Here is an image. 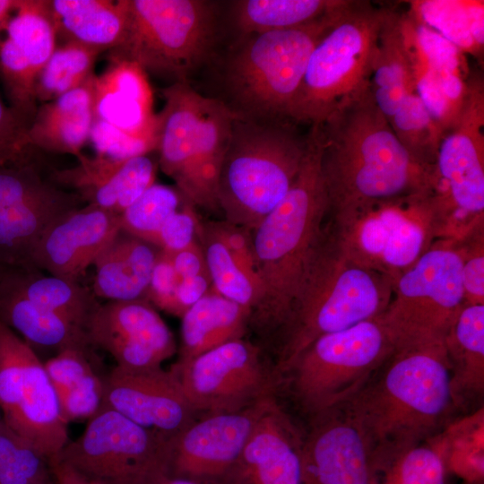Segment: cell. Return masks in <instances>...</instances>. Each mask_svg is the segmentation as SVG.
Wrapping results in <instances>:
<instances>
[{"label": "cell", "mask_w": 484, "mask_h": 484, "mask_svg": "<svg viewBox=\"0 0 484 484\" xmlns=\"http://www.w3.org/2000/svg\"><path fill=\"white\" fill-rule=\"evenodd\" d=\"M319 127L333 218L384 200L434 193L435 165L417 160L402 145L369 83L341 101Z\"/></svg>", "instance_id": "cell-1"}, {"label": "cell", "mask_w": 484, "mask_h": 484, "mask_svg": "<svg viewBox=\"0 0 484 484\" xmlns=\"http://www.w3.org/2000/svg\"><path fill=\"white\" fill-rule=\"evenodd\" d=\"M307 135L306 154L291 187L251 231L261 294L249 325L264 334L286 325L326 230L329 203L319 125H310Z\"/></svg>", "instance_id": "cell-2"}, {"label": "cell", "mask_w": 484, "mask_h": 484, "mask_svg": "<svg viewBox=\"0 0 484 484\" xmlns=\"http://www.w3.org/2000/svg\"><path fill=\"white\" fill-rule=\"evenodd\" d=\"M346 403L375 443L383 469L449 423L458 408L444 341L396 348Z\"/></svg>", "instance_id": "cell-3"}, {"label": "cell", "mask_w": 484, "mask_h": 484, "mask_svg": "<svg viewBox=\"0 0 484 484\" xmlns=\"http://www.w3.org/2000/svg\"><path fill=\"white\" fill-rule=\"evenodd\" d=\"M393 281L355 262L326 227L290 316L281 331L279 376L316 338L377 317L386 309Z\"/></svg>", "instance_id": "cell-4"}, {"label": "cell", "mask_w": 484, "mask_h": 484, "mask_svg": "<svg viewBox=\"0 0 484 484\" xmlns=\"http://www.w3.org/2000/svg\"><path fill=\"white\" fill-rule=\"evenodd\" d=\"M348 3L298 27L241 35L225 60L222 101L241 118L291 120L311 53Z\"/></svg>", "instance_id": "cell-5"}, {"label": "cell", "mask_w": 484, "mask_h": 484, "mask_svg": "<svg viewBox=\"0 0 484 484\" xmlns=\"http://www.w3.org/2000/svg\"><path fill=\"white\" fill-rule=\"evenodd\" d=\"M297 125L236 117L218 182L225 220L251 232L287 194L307 145Z\"/></svg>", "instance_id": "cell-6"}, {"label": "cell", "mask_w": 484, "mask_h": 484, "mask_svg": "<svg viewBox=\"0 0 484 484\" xmlns=\"http://www.w3.org/2000/svg\"><path fill=\"white\" fill-rule=\"evenodd\" d=\"M156 114L159 168L193 206L220 210L218 182L236 115L220 99L203 96L188 82L162 89Z\"/></svg>", "instance_id": "cell-7"}, {"label": "cell", "mask_w": 484, "mask_h": 484, "mask_svg": "<svg viewBox=\"0 0 484 484\" xmlns=\"http://www.w3.org/2000/svg\"><path fill=\"white\" fill-rule=\"evenodd\" d=\"M126 25L110 61L127 60L177 82L210 60L217 39L215 4L205 0H124Z\"/></svg>", "instance_id": "cell-8"}, {"label": "cell", "mask_w": 484, "mask_h": 484, "mask_svg": "<svg viewBox=\"0 0 484 484\" xmlns=\"http://www.w3.org/2000/svg\"><path fill=\"white\" fill-rule=\"evenodd\" d=\"M381 315L313 341L279 375L310 418L355 395L393 352Z\"/></svg>", "instance_id": "cell-9"}, {"label": "cell", "mask_w": 484, "mask_h": 484, "mask_svg": "<svg viewBox=\"0 0 484 484\" xmlns=\"http://www.w3.org/2000/svg\"><path fill=\"white\" fill-rule=\"evenodd\" d=\"M392 8L349 1L315 47L291 112L295 123L320 125L370 82L378 39Z\"/></svg>", "instance_id": "cell-10"}, {"label": "cell", "mask_w": 484, "mask_h": 484, "mask_svg": "<svg viewBox=\"0 0 484 484\" xmlns=\"http://www.w3.org/2000/svg\"><path fill=\"white\" fill-rule=\"evenodd\" d=\"M333 220L332 233L347 255L393 283L445 232L434 193L380 201Z\"/></svg>", "instance_id": "cell-11"}, {"label": "cell", "mask_w": 484, "mask_h": 484, "mask_svg": "<svg viewBox=\"0 0 484 484\" xmlns=\"http://www.w3.org/2000/svg\"><path fill=\"white\" fill-rule=\"evenodd\" d=\"M458 238H439L395 281L381 315L396 348L444 341L464 305Z\"/></svg>", "instance_id": "cell-12"}, {"label": "cell", "mask_w": 484, "mask_h": 484, "mask_svg": "<svg viewBox=\"0 0 484 484\" xmlns=\"http://www.w3.org/2000/svg\"><path fill=\"white\" fill-rule=\"evenodd\" d=\"M435 169L444 238H461L484 223V82L479 73H470L461 116L442 138Z\"/></svg>", "instance_id": "cell-13"}, {"label": "cell", "mask_w": 484, "mask_h": 484, "mask_svg": "<svg viewBox=\"0 0 484 484\" xmlns=\"http://www.w3.org/2000/svg\"><path fill=\"white\" fill-rule=\"evenodd\" d=\"M54 459L105 484H150L170 474L169 442L106 408Z\"/></svg>", "instance_id": "cell-14"}, {"label": "cell", "mask_w": 484, "mask_h": 484, "mask_svg": "<svg viewBox=\"0 0 484 484\" xmlns=\"http://www.w3.org/2000/svg\"><path fill=\"white\" fill-rule=\"evenodd\" d=\"M0 411L3 420L48 462L68 440L56 392L38 353L0 323Z\"/></svg>", "instance_id": "cell-15"}, {"label": "cell", "mask_w": 484, "mask_h": 484, "mask_svg": "<svg viewBox=\"0 0 484 484\" xmlns=\"http://www.w3.org/2000/svg\"><path fill=\"white\" fill-rule=\"evenodd\" d=\"M169 370L198 418L246 409L279 389L275 367L266 364L257 345L244 338L177 359Z\"/></svg>", "instance_id": "cell-16"}, {"label": "cell", "mask_w": 484, "mask_h": 484, "mask_svg": "<svg viewBox=\"0 0 484 484\" xmlns=\"http://www.w3.org/2000/svg\"><path fill=\"white\" fill-rule=\"evenodd\" d=\"M82 200L49 179L33 163H0V269L35 270L32 256L47 228Z\"/></svg>", "instance_id": "cell-17"}, {"label": "cell", "mask_w": 484, "mask_h": 484, "mask_svg": "<svg viewBox=\"0 0 484 484\" xmlns=\"http://www.w3.org/2000/svg\"><path fill=\"white\" fill-rule=\"evenodd\" d=\"M381 474L376 446L346 402L310 418L301 484H379Z\"/></svg>", "instance_id": "cell-18"}, {"label": "cell", "mask_w": 484, "mask_h": 484, "mask_svg": "<svg viewBox=\"0 0 484 484\" xmlns=\"http://www.w3.org/2000/svg\"><path fill=\"white\" fill-rule=\"evenodd\" d=\"M274 395L240 411L194 420L169 442L170 475L224 484Z\"/></svg>", "instance_id": "cell-19"}, {"label": "cell", "mask_w": 484, "mask_h": 484, "mask_svg": "<svg viewBox=\"0 0 484 484\" xmlns=\"http://www.w3.org/2000/svg\"><path fill=\"white\" fill-rule=\"evenodd\" d=\"M101 408L120 413L168 442L198 418L175 375L161 367L115 366L105 375Z\"/></svg>", "instance_id": "cell-20"}, {"label": "cell", "mask_w": 484, "mask_h": 484, "mask_svg": "<svg viewBox=\"0 0 484 484\" xmlns=\"http://www.w3.org/2000/svg\"><path fill=\"white\" fill-rule=\"evenodd\" d=\"M87 331L95 348L125 368L160 367L177 352L172 332L144 299L100 304Z\"/></svg>", "instance_id": "cell-21"}, {"label": "cell", "mask_w": 484, "mask_h": 484, "mask_svg": "<svg viewBox=\"0 0 484 484\" xmlns=\"http://www.w3.org/2000/svg\"><path fill=\"white\" fill-rule=\"evenodd\" d=\"M120 230L119 215L86 204L56 219L39 238L35 270L78 281Z\"/></svg>", "instance_id": "cell-22"}, {"label": "cell", "mask_w": 484, "mask_h": 484, "mask_svg": "<svg viewBox=\"0 0 484 484\" xmlns=\"http://www.w3.org/2000/svg\"><path fill=\"white\" fill-rule=\"evenodd\" d=\"M303 437L272 396L224 484H301Z\"/></svg>", "instance_id": "cell-23"}, {"label": "cell", "mask_w": 484, "mask_h": 484, "mask_svg": "<svg viewBox=\"0 0 484 484\" xmlns=\"http://www.w3.org/2000/svg\"><path fill=\"white\" fill-rule=\"evenodd\" d=\"M155 153L125 160L81 153L74 167L53 170L49 180L75 193L86 204L120 215L155 183Z\"/></svg>", "instance_id": "cell-24"}, {"label": "cell", "mask_w": 484, "mask_h": 484, "mask_svg": "<svg viewBox=\"0 0 484 484\" xmlns=\"http://www.w3.org/2000/svg\"><path fill=\"white\" fill-rule=\"evenodd\" d=\"M93 115L133 135L156 138L153 94L143 69L127 60L110 61L94 77Z\"/></svg>", "instance_id": "cell-25"}, {"label": "cell", "mask_w": 484, "mask_h": 484, "mask_svg": "<svg viewBox=\"0 0 484 484\" xmlns=\"http://www.w3.org/2000/svg\"><path fill=\"white\" fill-rule=\"evenodd\" d=\"M38 106L28 130L34 149L77 157L89 141L94 121L93 81Z\"/></svg>", "instance_id": "cell-26"}, {"label": "cell", "mask_w": 484, "mask_h": 484, "mask_svg": "<svg viewBox=\"0 0 484 484\" xmlns=\"http://www.w3.org/2000/svg\"><path fill=\"white\" fill-rule=\"evenodd\" d=\"M160 249L119 230L95 260L92 291L107 301L144 299Z\"/></svg>", "instance_id": "cell-27"}, {"label": "cell", "mask_w": 484, "mask_h": 484, "mask_svg": "<svg viewBox=\"0 0 484 484\" xmlns=\"http://www.w3.org/2000/svg\"><path fill=\"white\" fill-rule=\"evenodd\" d=\"M92 345L65 349L44 361L61 413L69 424L89 420L101 408L104 378Z\"/></svg>", "instance_id": "cell-28"}, {"label": "cell", "mask_w": 484, "mask_h": 484, "mask_svg": "<svg viewBox=\"0 0 484 484\" xmlns=\"http://www.w3.org/2000/svg\"><path fill=\"white\" fill-rule=\"evenodd\" d=\"M56 40L77 43L103 52L116 48L124 36V0H46Z\"/></svg>", "instance_id": "cell-29"}, {"label": "cell", "mask_w": 484, "mask_h": 484, "mask_svg": "<svg viewBox=\"0 0 484 484\" xmlns=\"http://www.w3.org/2000/svg\"><path fill=\"white\" fill-rule=\"evenodd\" d=\"M0 321L14 331L34 350L57 352L72 347L92 345L85 328L69 319L40 308L0 277ZM93 346V345H92Z\"/></svg>", "instance_id": "cell-30"}, {"label": "cell", "mask_w": 484, "mask_h": 484, "mask_svg": "<svg viewBox=\"0 0 484 484\" xmlns=\"http://www.w3.org/2000/svg\"><path fill=\"white\" fill-rule=\"evenodd\" d=\"M250 313L212 288L181 318L180 360L189 359L226 342L244 338Z\"/></svg>", "instance_id": "cell-31"}, {"label": "cell", "mask_w": 484, "mask_h": 484, "mask_svg": "<svg viewBox=\"0 0 484 484\" xmlns=\"http://www.w3.org/2000/svg\"><path fill=\"white\" fill-rule=\"evenodd\" d=\"M458 407L484 391V305H463L444 340Z\"/></svg>", "instance_id": "cell-32"}, {"label": "cell", "mask_w": 484, "mask_h": 484, "mask_svg": "<svg viewBox=\"0 0 484 484\" xmlns=\"http://www.w3.org/2000/svg\"><path fill=\"white\" fill-rule=\"evenodd\" d=\"M399 17L392 9L382 28L369 82L376 105L388 121L406 96L415 92Z\"/></svg>", "instance_id": "cell-33"}, {"label": "cell", "mask_w": 484, "mask_h": 484, "mask_svg": "<svg viewBox=\"0 0 484 484\" xmlns=\"http://www.w3.org/2000/svg\"><path fill=\"white\" fill-rule=\"evenodd\" d=\"M3 278L35 306L58 314L86 330L100 305L93 291L78 281L45 275L40 271H4Z\"/></svg>", "instance_id": "cell-34"}, {"label": "cell", "mask_w": 484, "mask_h": 484, "mask_svg": "<svg viewBox=\"0 0 484 484\" xmlns=\"http://www.w3.org/2000/svg\"><path fill=\"white\" fill-rule=\"evenodd\" d=\"M441 455L446 471L463 482L484 481V409L447 423L427 440Z\"/></svg>", "instance_id": "cell-35"}, {"label": "cell", "mask_w": 484, "mask_h": 484, "mask_svg": "<svg viewBox=\"0 0 484 484\" xmlns=\"http://www.w3.org/2000/svg\"><path fill=\"white\" fill-rule=\"evenodd\" d=\"M341 0H238L233 3L235 24L241 35L285 30L314 22Z\"/></svg>", "instance_id": "cell-36"}, {"label": "cell", "mask_w": 484, "mask_h": 484, "mask_svg": "<svg viewBox=\"0 0 484 484\" xmlns=\"http://www.w3.org/2000/svg\"><path fill=\"white\" fill-rule=\"evenodd\" d=\"M198 238L203 248L212 288L220 295L248 310L251 315L260 298V285L230 255L205 224H201Z\"/></svg>", "instance_id": "cell-37"}, {"label": "cell", "mask_w": 484, "mask_h": 484, "mask_svg": "<svg viewBox=\"0 0 484 484\" xmlns=\"http://www.w3.org/2000/svg\"><path fill=\"white\" fill-rule=\"evenodd\" d=\"M101 53L77 43L56 46L36 79L37 102L51 101L87 82L95 74L94 65Z\"/></svg>", "instance_id": "cell-38"}, {"label": "cell", "mask_w": 484, "mask_h": 484, "mask_svg": "<svg viewBox=\"0 0 484 484\" xmlns=\"http://www.w3.org/2000/svg\"><path fill=\"white\" fill-rule=\"evenodd\" d=\"M388 122L413 158L424 164H436L445 134L415 92L406 96Z\"/></svg>", "instance_id": "cell-39"}, {"label": "cell", "mask_w": 484, "mask_h": 484, "mask_svg": "<svg viewBox=\"0 0 484 484\" xmlns=\"http://www.w3.org/2000/svg\"><path fill=\"white\" fill-rule=\"evenodd\" d=\"M185 199L177 188L154 183L120 215V229L153 245L166 222Z\"/></svg>", "instance_id": "cell-40"}, {"label": "cell", "mask_w": 484, "mask_h": 484, "mask_svg": "<svg viewBox=\"0 0 484 484\" xmlns=\"http://www.w3.org/2000/svg\"><path fill=\"white\" fill-rule=\"evenodd\" d=\"M0 484H55L48 461L0 419Z\"/></svg>", "instance_id": "cell-41"}, {"label": "cell", "mask_w": 484, "mask_h": 484, "mask_svg": "<svg viewBox=\"0 0 484 484\" xmlns=\"http://www.w3.org/2000/svg\"><path fill=\"white\" fill-rule=\"evenodd\" d=\"M408 13L418 22L433 30L457 47L463 54L482 55L471 34L465 1H410Z\"/></svg>", "instance_id": "cell-42"}, {"label": "cell", "mask_w": 484, "mask_h": 484, "mask_svg": "<svg viewBox=\"0 0 484 484\" xmlns=\"http://www.w3.org/2000/svg\"><path fill=\"white\" fill-rule=\"evenodd\" d=\"M446 469L427 441L394 455L384 468L379 484H445Z\"/></svg>", "instance_id": "cell-43"}, {"label": "cell", "mask_w": 484, "mask_h": 484, "mask_svg": "<svg viewBox=\"0 0 484 484\" xmlns=\"http://www.w3.org/2000/svg\"><path fill=\"white\" fill-rule=\"evenodd\" d=\"M89 141L97 155L125 160L156 152L154 137H139L118 129L104 121L95 119Z\"/></svg>", "instance_id": "cell-44"}, {"label": "cell", "mask_w": 484, "mask_h": 484, "mask_svg": "<svg viewBox=\"0 0 484 484\" xmlns=\"http://www.w3.org/2000/svg\"><path fill=\"white\" fill-rule=\"evenodd\" d=\"M465 305H484V224L458 238Z\"/></svg>", "instance_id": "cell-45"}, {"label": "cell", "mask_w": 484, "mask_h": 484, "mask_svg": "<svg viewBox=\"0 0 484 484\" xmlns=\"http://www.w3.org/2000/svg\"><path fill=\"white\" fill-rule=\"evenodd\" d=\"M28 130L27 123L0 96V163H32Z\"/></svg>", "instance_id": "cell-46"}, {"label": "cell", "mask_w": 484, "mask_h": 484, "mask_svg": "<svg viewBox=\"0 0 484 484\" xmlns=\"http://www.w3.org/2000/svg\"><path fill=\"white\" fill-rule=\"evenodd\" d=\"M200 228L194 206L185 200L160 228L153 245L167 254H174L197 242Z\"/></svg>", "instance_id": "cell-47"}, {"label": "cell", "mask_w": 484, "mask_h": 484, "mask_svg": "<svg viewBox=\"0 0 484 484\" xmlns=\"http://www.w3.org/2000/svg\"><path fill=\"white\" fill-rule=\"evenodd\" d=\"M180 281L170 257L160 250L154 264L145 300L154 307L176 315V292Z\"/></svg>", "instance_id": "cell-48"}, {"label": "cell", "mask_w": 484, "mask_h": 484, "mask_svg": "<svg viewBox=\"0 0 484 484\" xmlns=\"http://www.w3.org/2000/svg\"><path fill=\"white\" fill-rule=\"evenodd\" d=\"M205 226L261 287L251 232L227 220L210 221Z\"/></svg>", "instance_id": "cell-49"}, {"label": "cell", "mask_w": 484, "mask_h": 484, "mask_svg": "<svg viewBox=\"0 0 484 484\" xmlns=\"http://www.w3.org/2000/svg\"><path fill=\"white\" fill-rule=\"evenodd\" d=\"M211 288L212 282L208 272L180 280L176 292V315L181 317Z\"/></svg>", "instance_id": "cell-50"}, {"label": "cell", "mask_w": 484, "mask_h": 484, "mask_svg": "<svg viewBox=\"0 0 484 484\" xmlns=\"http://www.w3.org/2000/svg\"><path fill=\"white\" fill-rule=\"evenodd\" d=\"M168 255L180 280L208 272L203 248L198 242H194L183 250Z\"/></svg>", "instance_id": "cell-51"}, {"label": "cell", "mask_w": 484, "mask_h": 484, "mask_svg": "<svg viewBox=\"0 0 484 484\" xmlns=\"http://www.w3.org/2000/svg\"><path fill=\"white\" fill-rule=\"evenodd\" d=\"M48 463L55 484H105L83 475L56 459L51 460Z\"/></svg>", "instance_id": "cell-52"}, {"label": "cell", "mask_w": 484, "mask_h": 484, "mask_svg": "<svg viewBox=\"0 0 484 484\" xmlns=\"http://www.w3.org/2000/svg\"><path fill=\"white\" fill-rule=\"evenodd\" d=\"M465 1V0H464ZM470 30L477 48L483 52L484 45V2L465 1Z\"/></svg>", "instance_id": "cell-53"}, {"label": "cell", "mask_w": 484, "mask_h": 484, "mask_svg": "<svg viewBox=\"0 0 484 484\" xmlns=\"http://www.w3.org/2000/svg\"><path fill=\"white\" fill-rule=\"evenodd\" d=\"M150 484H223L220 481L195 480L183 477H176L170 474H164L155 479Z\"/></svg>", "instance_id": "cell-54"}, {"label": "cell", "mask_w": 484, "mask_h": 484, "mask_svg": "<svg viewBox=\"0 0 484 484\" xmlns=\"http://www.w3.org/2000/svg\"><path fill=\"white\" fill-rule=\"evenodd\" d=\"M16 0H0V31L9 19V14L13 11Z\"/></svg>", "instance_id": "cell-55"}, {"label": "cell", "mask_w": 484, "mask_h": 484, "mask_svg": "<svg viewBox=\"0 0 484 484\" xmlns=\"http://www.w3.org/2000/svg\"><path fill=\"white\" fill-rule=\"evenodd\" d=\"M484 481L482 482H475V483H466V482H463V484H483Z\"/></svg>", "instance_id": "cell-56"}, {"label": "cell", "mask_w": 484, "mask_h": 484, "mask_svg": "<svg viewBox=\"0 0 484 484\" xmlns=\"http://www.w3.org/2000/svg\"><path fill=\"white\" fill-rule=\"evenodd\" d=\"M4 272V270L0 269V277H1V275H2V273H3Z\"/></svg>", "instance_id": "cell-57"}, {"label": "cell", "mask_w": 484, "mask_h": 484, "mask_svg": "<svg viewBox=\"0 0 484 484\" xmlns=\"http://www.w3.org/2000/svg\"><path fill=\"white\" fill-rule=\"evenodd\" d=\"M2 419V414H1V411H0V419Z\"/></svg>", "instance_id": "cell-58"}]
</instances>
